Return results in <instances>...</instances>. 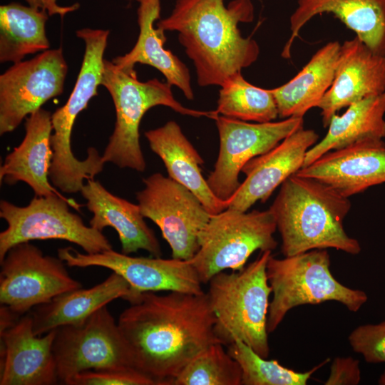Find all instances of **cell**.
I'll use <instances>...</instances> for the list:
<instances>
[{"label": "cell", "mask_w": 385, "mask_h": 385, "mask_svg": "<svg viewBox=\"0 0 385 385\" xmlns=\"http://www.w3.org/2000/svg\"><path fill=\"white\" fill-rule=\"evenodd\" d=\"M58 257L45 255L26 242L12 247L0 262V302L19 316L54 297L82 287Z\"/></svg>", "instance_id": "30bf717a"}, {"label": "cell", "mask_w": 385, "mask_h": 385, "mask_svg": "<svg viewBox=\"0 0 385 385\" xmlns=\"http://www.w3.org/2000/svg\"><path fill=\"white\" fill-rule=\"evenodd\" d=\"M352 349L369 363L385 362V321L376 324H364L349 336Z\"/></svg>", "instance_id": "d6a6232c"}, {"label": "cell", "mask_w": 385, "mask_h": 385, "mask_svg": "<svg viewBox=\"0 0 385 385\" xmlns=\"http://www.w3.org/2000/svg\"><path fill=\"white\" fill-rule=\"evenodd\" d=\"M101 85L109 92L115 110L113 133L102 155L105 163L120 168L143 172L146 168L140 143V124L150 108L163 106L175 112L193 117L214 119L215 111H204L183 106L173 96L171 85L157 78L138 79L135 68H121L105 59Z\"/></svg>", "instance_id": "8992f818"}, {"label": "cell", "mask_w": 385, "mask_h": 385, "mask_svg": "<svg viewBox=\"0 0 385 385\" xmlns=\"http://www.w3.org/2000/svg\"><path fill=\"white\" fill-rule=\"evenodd\" d=\"M81 193L93 214L89 225L100 231L113 227L118 235L121 252L130 255L143 250L153 257H160V243L138 204L113 195L94 179L86 180Z\"/></svg>", "instance_id": "44dd1931"}, {"label": "cell", "mask_w": 385, "mask_h": 385, "mask_svg": "<svg viewBox=\"0 0 385 385\" xmlns=\"http://www.w3.org/2000/svg\"><path fill=\"white\" fill-rule=\"evenodd\" d=\"M219 152L207 183L219 199L228 201L241 183L239 174L252 158L262 155L303 127V118L289 117L277 122L247 123L217 115Z\"/></svg>", "instance_id": "4fadbf2b"}, {"label": "cell", "mask_w": 385, "mask_h": 385, "mask_svg": "<svg viewBox=\"0 0 385 385\" xmlns=\"http://www.w3.org/2000/svg\"><path fill=\"white\" fill-rule=\"evenodd\" d=\"M24 1L28 4V5L31 6L43 9L41 0H24Z\"/></svg>", "instance_id": "d590c367"}, {"label": "cell", "mask_w": 385, "mask_h": 385, "mask_svg": "<svg viewBox=\"0 0 385 385\" xmlns=\"http://www.w3.org/2000/svg\"><path fill=\"white\" fill-rule=\"evenodd\" d=\"M136 200L144 217L160 228L172 257L190 261L198 250V235L210 215L189 189L160 173L143 180Z\"/></svg>", "instance_id": "8fae6325"}, {"label": "cell", "mask_w": 385, "mask_h": 385, "mask_svg": "<svg viewBox=\"0 0 385 385\" xmlns=\"http://www.w3.org/2000/svg\"><path fill=\"white\" fill-rule=\"evenodd\" d=\"M58 257L68 267H101L121 275L130 287L128 302L147 292H204L195 269L188 260L133 257L113 249L95 254L81 253L71 247L59 248Z\"/></svg>", "instance_id": "9a60e30c"}, {"label": "cell", "mask_w": 385, "mask_h": 385, "mask_svg": "<svg viewBox=\"0 0 385 385\" xmlns=\"http://www.w3.org/2000/svg\"><path fill=\"white\" fill-rule=\"evenodd\" d=\"M51 115L41 108L26 118L24 139L6 156L0 168L1 183L14 185L21 181L36 196H63L49 180L53 157Z\"/></svg>", "instance_id": "ffe728a7"}, {"label": "cell", "mask_w": 385, "mask_h": 385, "mask_svg": "<svg viewBox=\"0 0 385 385\" xmlns=\"http://www.w3.org/2000/svg\"><path fill=\"white\" fill-rule=\"evenodd\" d=\"M82 205L57 195L35 196L25 207L0 202V217L7 223L0 233V262L14 246L32 240H63L80 246L88 254L112 249L107 237L69 210Z\"/></svg>", "instance_id": "9c48e42d"}, {"label": "cell", "mask_w": 385, "mask_h": 385, "mask_svg": "<svg viewBox=\"0 0 385 385\" xmlns=\"http://www.w3.org/2000/svg\"><path fill=\"white\" fill-rule=\"evenodd\" d=\"M67 385H158L149 376L126 366L79 373L64 382Z\"/></svg>", "instance_id": "1f68e13d"}, {"label": "cell", "mask_w": 385, "mask_h": 385, "mask_svg": "<svg viewBox=\"0 0 385 385\" xmlns=\"http://www.w3.org/2000/svg\"><path fill=\"white\" fill-rule=\"evenodd\" d=\"M53 353L58 380L63 383L89 370L133 367L118 323L107 305L81 323L57 328Z\"/></svg>", "instance_id": "7c38bea8"}, {"label": "cell", "mask_w": 385, "mask_h": 385, "mask_svg": "<svg viewBox=\"0 0 385 385\" xmlns=\"http://www.w3.org/2000/svg\"><path fill=\"white\" fill-rule=\"evenodd\" d=\"M275 218L270 209L242 212L231 208L211 215L198 235L199 248L190 260L202 283L227 270L240 271L256 250L272 251Z\"/></svg>", "instance_id": "ba28073f"}, {"label": "cell", "mask_w": 385, "mask_h": 385, "mask_svg": "<svg viewBox=\"0 0 385 385\" xmlns=\"http://www.w3.org/2000/svg\"><path fill=\"white\" fill-rule=\"evenodd\" d=\"M296 174L321 181L349 197L385 183V143L369 140L331 150Z\"/></svg>", "instance_id": "d6986e66"}, {"label": "cell", "mask_w": 385, "mask_h": 385, "mask_svg": "<svg viewBox=\"0 0 385 385\" xmlns=\"http://www.w3.org/2000/svg\"><path fill=\"white\" fill-rule=\"evenodd\" d=\"M271 253L262 252L242 270L215 274L206 292L221 343L228 346L240 340L264 358L270 354L267 325L272 288L266 267Z\"/></svg>", "instance_id": "5b68a950"}, {"label": "cell", "mask_w": 385, "mask_h": 385, "mask_svg": "<svg viewBox=\"0 0 385 385\" xmlns=\"http://www.w3.org/2000/svg\"><path fill=\"white\" fill-rule=\"evenodd\" d=\"M340 46L338 41L328 42L294 78L270 88L280 118H303L309 110L317 107L332 84Z\"/></svg>", "instance_id": "484cf974"}, {"label": "cell", "mask_w": 385, "mask_h": 385, "mask_svg": "<svg viewBox=\"0 0 385 385\" xmlns=\"http://www.w3.org/2000/svg\"><path fill=\"white\" fill-rule=\"evenodd\" d=\"M251 0H176L169 16L157 27L177 31L178 41L192 61L200 86H221L230 76L255 63L257 43L243 37L239 23L252 22Z\"/></svg>", "instance_id": "7a4b0ae2"}, {"label": "cell", "mask_w": 385, "mask_h": 385, "mask_svg": "<svg viewBox=\"0 0 385 385\" xmlns=\"http://www.w3.org/2000/svg\"><path fill=\"white\" fill-rule=\"evenodd\" d=\"M350 208L349 197L327 184L297 174L289 177L269 208L284 256L327 248L359 254V241L349 237L343 225Z\"/></svg>", "instance_id": "3957f363"}, {"label": "cell", "mask_w": 385, "mask_h": 385, "mask_svg": "<svg viewBox=\"0 0 385 385\" xmlns=\"http://www.w3.org/2000/svg\"><path fill=\"white\" fill-rule=\"evenodd\" d=\"M326 249L312 250L277 259L270 256L266 267L272 299L267 317V332H273L287 313L295 307L334 301L356 312L368 299L362 290L339 282L330 271Z\"/></svg>", "instance_id": "52a82bcc"}, {"label": "cell", "mask_w": 385, "mask_h": 385, "mask_svg": "<svg viewBox=\"0 0 385 385\" xmlns=\"http://www.w3.org/2000/svg\"><path fill=\"white\" fill-rule=\"evenodd\" d=\"M56 329L34 333L31 314L0 331V385H51L58 382L53 343Z\"/></svg>", "instance_id": "2e32d148"}, {"label": "cell", "mask_w": 385, "mask_h": 385, "mask_svg": "<svg viewBox=\"0 0 385 385\" xmlns=\"http://www.w3.org/2000/svg\"><path fill=\"white\" fill-rule=\"evenodd\" d=\"M43 9L46 10L49 16L58 15L61 18L67 14L77 10L80 5L75 3L71 6H61L58 4L57 0H41Z\"/></svg>", "instance_id": "e575fe53"}, {"label": "cell", "mask_w": 385, "mask_h": 385, "mask_svg": "<svg viewBox=\"0 0 385 385\" xmlns=\"http://www.w3.org/2000/svg\"><path fill=\"white\" fill-rule=\"evenodd\" d=\"M378 384L380 385H385V371L383 372V374L380 376Z\"/></svg>", "instance_id": "8d00e7d4"}, {"label": "cell", "mask_w": 385, "mask_h": 385, "mask_svg": "<svg viewBox=\"0 0 385 385\" xmlns=\"http://www.w3.org/2000/svg\"><path fill=\"white\" fill-rule=\"evenodd\" d=\"M361 380L359 361L352 357H337L330 367L325 385H356Z\"/></svg>", "instance_id": "836d02e7"}, {"label": "cell", "mask_w": 385, "mask_h": 385, "mask_svg": "<svg viewBox=\"0 0 385 385\" xmlns=\"http://www.w3.org/2000/svg\"><path fill=\"white\" fill-rule=\"evenodd\" d=\"M385 92V56L373 52L358 37L341 44L334 77L317 106L328 127L339 110Z\"/></svg>", "instance_id": "ac0fdd59"}, {"label": "cell", "mask_w": 385, "mask_h": 385, "mask_svg": "<svg viewBox=\"0 0 385 385\" xmlns=\"http://www.w3.org/2000/svg\"><path fill=\"white\" fill-rule=\"evenodd\" d=\"M229 354L242 370V385H305L312 375L329 359L306 372L283 366L277 360H268L240 340L228 345Z\"/></svg>", "instance_id": "f546056e"}, {"label": "cell", "mask_w": 385, "mask_h": 385, "mask_svg": "<svg viewBox=\"0 0 385 385\" xmlns=\"http://www.w3.org/2000/svg\"><path fill=\"white\" fill-rule=\"evenodd\" d=\"M68 71L62 48L48 49L14 63L0 76V135L61 95Z\"/></svg>", "instance_id": "5bb4252c"}, {"label": "cell", "mask_w": 385, "mask_h": 385, "mask_svg": "<svg viewBox=\"0 0 385 385\" xmlns=\"http://www.w3.org/2000/svg\"><path fill=\"white\" fill-rule=\"evenodd\" d=\"M118 326L132 366L158 385L174 379L200 353L220 342L206 292H143L129 302Z\"/></svg>", "instance_id": "6da1fadb"}, {"label": "cell", "mask_w": 385, "mask_h": 385, "mask_svg": "<svg viewBox=\"0 0 385 385\" xmlns=\"http://www.w3.org/2000/svg\"><path fill=\"white\" fill-rule=\"evenodd\" d=\"M220 342L195 356L174 379L173 385H242L238 362Z\"/></svg>", "instance_id": "4dcf8cb0"}, {"label": "cell", "mask_w": 385, "mask_h": 385, "mask_svg": "<svg viewBox=\"0 0 385 385\" xmlns=\"http://www.w3.org/2000/svg\"><path fill=\"white\" fill-rule=\"evenodd\" d=\"M108 30L85 28L76 31L85 43V52L74 88L66 103L51 115L53 133L51 136L53 157L49 170L51 184L64 193L81 190L84 180L100 173L103 163L99 155L90 150L83 160L77 159L71 150V133L78 114L97 95L104 70V52Z\"/></svg>", "instance_id": "277c9868"}, {"label": "cell", "mask_w": 385, "mask_h": 385, "mask_svg": "<svg viewBox=\"0 0 385 385\" xmlns=\"http://www.w3.org/2000/svg\"><path fill=\"white\" fill-rule=\"evenodd\" d=\"M145 137L163 162L168 177L193 192L210 215L228 208L229 201L219 199L210 188L201 172L204 160L175 121L145 132Z\"/></svg>", "instance_id": "603a6c76"}, {"label": "cell", "mask_w": 385, "mask_h": 385, "mask_svg": "<svg viewBox=\"0 0 385 385\" xmlns=\"http://www.w3.org/2000/svg\"><path fill=\"white\" fill-rule=\"evenodd\" d=\"M46 10L11 2L0 6V62L16 63L50 49Z\"/></svg>", "instance_id": "83f0119b"}, {"label": "cell", "mask_w": 385, "mask_h": 385, "mask_svg": "<svg viewBox=\"0 0 385 385\" xmlns=\"http://www.w3.org/2000/svg\"><path fill=\"white\" fill-rule=\"evenodd\" d=\"M220 87L215 110L217 115L256 123L271 122L279 116L270 89L251 84L241 71L230 76Z\"/></svg>", "instance_id": "f1b7e54d"}, {"label": "cell", "mask_w": 385, "mask_h": 385, "mask_svg": "<svg viewBox=\"0 0 385 385\" xmlns=\"http://www.w3.org/2000/svg\"><path fill=\"white\" fill-rule=\"evenodd\" d=\"M130 295L129 283L113 272L104 281L91 288L65 292L36 307L31 314L34 333L41 336L62 326L81 323L113 300H125Z\"/></svg>", "instance_id": "d4e9b609"}, {"label": "cell", "mask_w": 385, "mask_h": 385, "mask_svg": "<svg viewBox=\"0 0 385 385\" xmlns=\"http://www.w3.org/2000/svg\"><path fill=\"white\" fill-rule=\"evenodd\" d=\"M385 92L354 103L342 115L334 114L326 135L310 148L304 167L331 150L385 138Z\"/></svg>", "instance_id": "4316f807"}, {"label": "cell", "mask_w": 385, "mask_h": 385, "mask_svg": "<svg viewBox=\"0 0 385 385\" xmlns=\"http://www.w3.org/2000/svg\"><path fill=\"white\" fill-rule=\"evenodd\" d=\"M138 2L139 35L133 48L123 56L113 59L121 68H135L136 63L154 67L171 86H175L188 100H193L188 68L170 50L165 49V31L154 27L160 19V0H135Z\"/></svg>", "instance_id": "cb8c5ba5"}, {"label": "cell", "mask_w": 385, "mask_h": 385, "mask_svg": "<svg viewBox=\"0 0 385 385\" xmlns=\"http://www.w3.org/2000/svg\"><path fill=\"white\" fill-rule=\"evenodd\" d=\"M325 13L339 19L373 52L385 56V0H297L289 19L291 35L282 53L284 58L290 57L302 28Z\"/></svg>", "instance_id": "7402d4cb"}, {"label": "cell", "mask_w": 385, "mask_h": 385, "mask_svg": "<svg viewBox=\"0 0 385 385\" xmlns=\"http://www.w3.org/2000/svg\"><path fill=\"white\" fill-rule=\"evenodd\" d=\"M318 138L314 130L302 127L250 160L241 170L246 178L228 200V207L246 212L257 201L265 202L277 187L303 168L307 150Z\"/></svg>", "instance_id": "e0dca14e"}]
</instances>
